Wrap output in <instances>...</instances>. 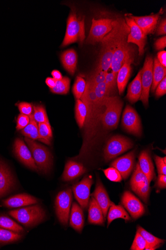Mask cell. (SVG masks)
I'll return each mask as SVG.
<instances>
[{"label": "cell", "mask_w": 166, "mask_h": 250, "mask_svg": "<svg viewBox=\"0 0 166 250\" xmlns=\"http://www.w3.org/2000/svg\"><path fill=\"white\" fill-rule=\"evenodd\" d=\"M25 141L38 171L44 174L49 173L53 165V157L49 149L29 138H25Z\"/></svg>", "instance_id": "3"}, {"label": "cell", "mask_w": 166, "mask_h": 250, "mask_svg": "<svg viewBox=\"0 0 166 250\" xmlns=\"http://www.w3.org/2000/svg\"><path fill=\"white\" fill-rule=\"evenodd\" d=\"M165 77L166 67L163 66L155 57L153 60V82L151 87L152 93L155 92L157 85Z\"/></svg>", "instance_id": "30"}, {"label": "cell", "mask_w": 166, "mask_h": 250, "mask_svg": "<svg viewBox=\"0 0 166 250\" xmlns=\"http://www.w3.org/2000/svg\"><path fill=\"white\" fill-rule=\"evenodd\" d=\"M137 231L144 238L147 242L145 250H156L159 248L165 242V240L153 236L140 226H137Z\"/></svg>", "instance_id": "29"}, {"label": "cell", "mask_w": 166, "mask_h": 250, "mask_svg": "<svg viewBox=\"0 0 166 250\" xmlns=\"http://www.w3.org/2000/svg\"><path fill=\"white\" fill-rule=\"evenodd\" d=\"M84 215L82 208L74 202L70 216V224L76 231L81 232L84 225Z\"/></svg>", "instance_id": "25"}, {"label": "cell", "mask_w": 166, "mask_h": 250, "mask_svg": "<svg viewBox=\"0 0 166 250\" xmlns=\"http://www.w3.org/2000/svg\"><path fill=\"white\" fill-rule=\"evenodd\" d=\"M61 61L65 69L71 75H74L76 70L78 56L74 49H69L63 52Z\"/></svg>", "instance_id": "26"}, {"label": "cell", "mask_w": 166, "mask_h": 250, "mask_svg": "<svg viewBox=\"0 0 166 250\" xmlns=\"http://www.w3.org/2000/svg\"><path fill=\"white\" fill-rule=\"evenodd\" d=\"M160 63L165 67H166V52L162 51L159 52L157 57Z\"/></svg>", "instance_id": "51"}, {"label": "cell", "mask_w": 166, "mask_h": 250, "mask_svg": "<svg viewBox=\"0 0 166 250\" xmlns=\"http://www.w3.org/2000/svg\"><path fill=\"white\" fill-rule=\"evenodd\" d=\"M122 125L128 132L137 136L142 134V126L140 118L136 110L128 105L124 111Z\"/></svg>", "instance_id": "11"}, {"label": "cell", "mask_w": 166, "mask_h": 250, "mask_svg": "<svg viewBox=\"0 0 166 250\" xmlns=\"http://www.w3.org/2000/svg\"><path fill=\"white\" fill-rule=\"evenodd\" d=\"M163 13L162 8L157 14L149 16L137 17L130 15V17L144 33L148 35L154 32L158 24L160 16Z\"/></svg>", "instance_id": "18"}, {"label": "cell", "mask_w": 166, "mask_h": 250, "mask_svg": "<svg viewBox=\"0 0 166 250\" xmlns=\"http://www.w3.org/2000/svg\"><path fill=\"white\" fill-rule=\"evenodd\" d=\"M22 236L21 234L0 228V243L7 244L17 242Z\"/></svg>", "instance_id": "36"}, {"label": "cell", "mask_w": 166, "mask_h": 250, "mask_svg": "<svg viewBox=\"0 0 166 250\" xmlns=\"http://www.w3.org/2000/svg\"><path fill=\"white\" fill-rule=\"evenodd\" d=\"M86 172V169L79 163L69 161L67 162L62 175V180L70 181L81 176Z\"/></svg>", "instance_id": "24"}, {"label": "cell", "mask_w": 166, "mask_h": 250, "mask_svg": "<svg viewBox=\"0 0 166 250\" xmlns=\"http://www.w3.org/2000/svg\"><path fill=\"white\" fill-rule=\"evenodd\" d=\"M138 160L140 170L146 175L150 184L155 174L149 152L148 150L142 151L139 156Z\"/></svg>", "instance_id": "23"}, {"label": "cell", "mask_w": 166, "mask_h": 250, "mask_svg": "<svg viewBox=\"0 0 166 250\" xmlns=\"http://www.w3.org/2000/svg\"><path fill=\"white\" fill-rule=\"evenodd\" d=\"M107 72L97 70L95 69L88 77L87 81L93 86L105 81Z\"/></svg>", "instance_id": "39"}, {"label": "cell", "mask_w": 166, "mask_h": 250, "mask_svg": "<svg viewBox=\"0 0 166 250\" xmlns=\"http://www.w3.org/2000/svg\"><path fill=\"white\" fill-rule=\"evenodd\" d=\"M87 115V107L84 103L80 99L77 100L75 104V117L79 127H84Z\"/></svg>", "instance_id": "35"}, {"label": "cell", "mask_w": 166, "mask_h": 250, "mask_svg": "<svg viewBox=\"0 0 166 250\" xmlns=\"http://www.w3.org/2000/svg\"><path fill=\"white\" fill-rule=\"evenodd\" d=\"M16 187L15 179L8 166L0 160V198L12 192Z\"/></svg>", "instance_id": "16"}, {"label": "cell", "mask_w": 166, "mask_h": 250, "mask_svg": "<svg viewBox=\"0 0 166 250\" xmlns=\"http://www.w3.org/2000/svg\"><path fill=\"white\" fill-rule=\"evenodd\" d=\"M0 228L21 234L25 232L22 227L9 217L0 215Z\"/></svg>", "instance_id": "33"}, {"label": "cell", "mask_w": 166, "mask_h": 250, "mask_svg": "<svg viewBox=\"0 0 166 250\" xmlns=\"http://www.w3.org/2000/svg\"><path fill=\"white\" fill-rule=\"evenodd\" d=\"M38 141L47 145H51L53 135L50 123H39L38 124Z\"/></svg>", "instance_id": "32"}, {"label": "cell", "mask_w": 166, "mask_h": 250, "mask_svg": "<svg viewBox=\"0 0 166 250\" xmlns=\"http://www.w3.org/2000/svg\"><path fill=\"white\" fill-rule=\"evenodd\" d=\"M18 106L21 114L29 117L33 114V107L32 104L26 102H21L18 104Z\"/></svg>", "instance_id": "44"}, {"label": "cell", "mask_w": 166, "mask_h": 250, "mask_svg": "<svg viewBox=\"0 0 166 250\" xmlns=\"http://www.w3.org/2000/svg\"><path fill=\"white\" fill-rule=\"evenodd\" d=\"M142 70L129 84L126 98L132 104L136 103L140 98L142 87L141 83Z\"/></svg>", "instance_id": "27"}, {"label": "cell", "mask_w": 166, "mask_h": 250, "mask_svg": "<svg viewBox=\"0 0 166 250\" xmlns=\"http://www.w3.org/2000/svg\"><path fill=\"white\" fill-rule=\"evenodd\" d=\"M113 20L111 19H100L92 20V24L89 36L86 40L87 43L96 44L101 42L103 39L112 30Z\"/></svg>", "instance_id": "6"}, {"label": "cell", "mask_w": 166, "mask_h": 250, "mask_svg": "<svg viewBox=\"0 0 166 250\" xmlns=\"http://www.w3.org/2000/svg\"><path fill=\"white\" fill-rule=\"evenodd\" d=\"M133 146V144L129 139L124 136L116 135L113 136L107 143L104 149V159L109 162Z\"/></svg>", "instance_id": "5"}, {"label": "cell", "mask_w": 166, "mask_h": 250, "mask_svg": "<svg viewBox=\"0 0 166 250\" xmlns=\"http://www.w3.org/2000/svg\"><path fill=\"white\" fill-rule=\"evenodd\" d=\"M30 122V118L29 116L20 113L17 120V130H20L25 128L29 124Z\"/></svg>", "instance_id": "45"}, {"label": "cell", "mask_w": 166, "mask_h": 250, "mask_svg": "<svg viewBox=\"0 0 166 250\" xmlns=\"http://www.w3.org/2000/svg\"><path fill=\"white\" fill-rule=\"evenodd\" d=\"M126 22L130 28V33L127 38V42L129 43L136 44L138 47L139 55H143L147 43V36L130 16L126 17Z\"/></svg>", "instance_id": "12"}, {"label": "cell", "mask_w": 166, "mask_h": 250, "mask_svg": "<svg viewBox=\"0 0 166 250\" xmlns=\"http://www.w3.org/2000/svg\"><path fill=\"white\" fill-rule=\"evenodd\" d=\"M153 60L151 56L147 57L142 69L141 83L142 91L140 98L145 106H148L150 90L153 82Z\"/></svg>", "instance_id": "10"}, {"label": "cell", "mask_w": 166, "mask_h": 250, "mask_svg": "<svg viewBox=\"0 0 166 250\" xmlns=\"http://www.w3.org/2000/svg\"><path fill=\"white\" fill-rule=\"evenodd\" d=\"M2 203L5 207L18 208L34 205L38 203V200L27 194H19L3 200Z\"/></svg>", "instance_id": "21"}, {"label": "cell", "mask_w": 166, "mask_h": 250, "mask_svg": "<svg viewBox=\"0 0 166 250\" xmlns=\"http://www.w3.org/2000/svg\"><path fill=\"white\" fill-rule=\"evenodd\" d=\"M157 186L160 189H165L166 188V175L163 174H159Z\"/></svg>", "instance_id": "50"}, {"label": "cell", "mask_w": 166, "mask_h": 250, "mask_svg": "<svg viewBox=\"0 0 166 250\" xmlns=\"http://www.w3.org/2000/svg\"><path fill=\"white\" fill-rule=\"evenodd\" d=\"M147 242L143 237L137 231L133 244L130 248L131 250H145Z\"/></svg>", "instance_id": "43"}, {"label": "cell", "mask_w": 166, "mask_h": 250, "mask_svg": "<svg viewBox=\"0 0 166 250\" xmlns=\"http://www.w3.org/2000/svg\"><path fill=\"white\" fill-rule=\"evenodd\" d=\"M105 218L102 210L93 197H92L89 208V222L91 224L103 225H104Z\"/></svg>", "instance_id": "28"}, {"label": "cell", "mask_w": 166, "mask_h": 250, "mask_svg": "<svg viewBox=\"0 0 166 250\" xmlns=\"http://www.w3.org/2000/svg\"><path fill=\"white\" fill-rule=\"evenodd\" d=\"M73 200L72 189L68 188L57 194L55 202V209L59 222L64 226L68 222Z\"/></svg>", "instance_id": "7"}, {"label": "cell", "mask_w": 166, "mask_h": 250, "mask_svg": "<svg viewBox=\"0 0 166 250\" xmlns=\"http://www.w3.org/2000/svg\"><path fill=\"white\" fill-rule=\"evenodd\" d=\"M130 187L142 201L148 203L150 192V183L146 175L140 170L138 164L131 177Z\"/></svg>", "instance_id": "9"}, {"label": "cell", "mask_w": 166, "mask_h": 250, "mask_svg": "<svg viewBox=\"0 0 166 250\" xmlns=\"http://www.w3.org/2000/svg\"><path fill=\"white\" fill-rule=\"evenodd\" d=\"M166 94V77H165L157 85L155 95L157 98H160Z\"/></svg>", "instance_id": "47"}, {"label": "cell", "mask_w": 166, "mask_h": 250, "mask_svg": "<svg viewBox=\"0 0 166 250\" xmlns=\"http://www.w3.org/2000/svg\"><path fill=\"white\" fill-rule=\"evenodd\" d=\"M116 78L112 72H108L106 75L105 83L106 85L107 92L110 97L116 89Z\"/></svg>", "instance_id": "41"}, {"label": "cell", "mask_w": 166, "mask_h": 250, "mask_svg": "<svg viewBox=\"0 0 166 250\" xmlns=\"http://www.w3.org/2000/svg\"><path fill=\"white\" fill-rule=\"evenodd\" d=\"M85 38V17L78 16L73 11L67 19L66 34L61 46L65 47L75 42L82 45Z\"/></svg>", "instance_id": "1"}, {"label": "cell", "mask_w": 166, "mask_h": 250, "mask_svg": "<svg viewBox=\"0 0 166 250\" xmlns=\"http://www.w3.org/2000/svg\"><path fill=\"white\" fill-rule=\"evenodd\" d=\"M154 160L156 164L158 174L166 175V164H165L164 162L163 158L157 155H155Z\"/></svg>", "instance_id": "46"}, {"label": "cell", "mask_w": 166, "mask_h": 250, "mask_svg": "<svg viewBox=\"0 0 166 250\" xmlns=\"http://www.w3.org/2000/svg\"><path fill=\"white\" fill-rule=\"evenodd\" d=\"M105 110L103 113L101 121L104 127L108 129L116 128L124 106V102L118 97H109L107 98Z\"/></svg>", "instance_id": "4"}, {"label": "cell", "mask_w": 166, "mask_h": 250, "mask_svg": "<svg viewBox=\"0 0 166 250\" xmlns=\"http://www.w3.org/2000/svg\"><path fill=\"white\" fill-rule=\"evenodd\" d=\"M154 45L155 48L157 50L164 49L166 46V37L165 36L157 39Z\"/></svg>", "instance_id": "48"}, {"label": "cell", "mask_w": 166, "mask_h": 250, "mask_svg": "<svg viewBox=\"0 0 166 250\" xmlns=\"http://www.w3.org/2000/svg\"><path fill=\"white\" fill-rule=\"evenodd\" d=\"M103 49L96 69L107 72L111 69L112 57L117 47L114 43H102Z\"/></svg>", "instance_id": "20"}, {"label": "cell", "mask_w": 166, "mask_h": 250, "mask_svg": "<svg viewBox=\"0 0 166 250\" xmlns=\"http://www.w3.org/2000/svg\"><path fill=\"white\" fill-rule=\"evenodd\" d=\"M122 218L126 221H129L131 218L129 214L121 206L114 205L110 207L108 215V227L115 219Z\"/></svg>", "instance_id": "31"}, {"label": "cell", "mask_w": 166, "mask_h": 250, "mask_svg": "<svg viewBox=\"0 0 166 250\" xmlns=\"http://www.w3.org/2000/svg\"><path fill=\"white\" fill-rule=\"evenodd\" d=\"M92 197L99 204L105 219L109 208L114 204L111 201L107 190L99 179L97 180L96 187L92 194Z\"/></svg>", "instance_id": "19"}, {"label": "cell", "mask_w": 166, "mask_h": 250, "mask_svg": "<svg viewBox=\"0 0 166 250\" xmlns=\"http://www.w3.org/2000/svg\"><path fill=\"white\" fill-rule=\"evenodd\" d=\"M135 150L116 159L111 164V166L116 169L124 179H127L130 175L135 165Z\"/></svg>", "instance_id": "17"}, {"label": "cell", "mask_w": 166, "mask_h": 250, "mask_svg": "<svg viewBox=\"0 0 166 250\" xmlns=\"http://www.w3.org/2000/svg\"><path fill=\"white\" fill-rule=\"evenodd\" d=\"M52 75L53 77V78L56 81H59L63 78V76L61 73L57 70H54L52 72Z\"/></svg>", "instance_id": "53"}, {"label": "cell", "mask_w": 166, "mask_h": 250, "mask_svg": "<svg viewBox=\"0 0 166 250\" xmlns=\"http://www.w3.org/2000/svg\"><path fill=\"white\" fill-rule=\"evenodd\" d=\"M134 62V57L126 61L117 74L116 78L117 86L120 95H122L130 78L131 72V64Z\"/></svg>", "instance_id": "22"}, {"label": "cell", "mask_w": 166, "mask_h": 250, "mask_svg": "<svg viewBox=\"0 0 166 250\" xmlns=\"http://www.w3.org/2000/svg\"><path fill=\"white\" fill-rule=\"evenodd\" d=\"M134 50L131 45L127 42V38L121 41L117 45L112 57L111 69L117 78L118 71L127 60L134 57Z\"/></svg>", "instance_id": "8"}, {"label": "cell", "mask_w": 166, "mask_h": 250, "mask_svg": "<svg viewBox=\"0 0 166 250\" xmlns=\"http://www.w3.org/2000/svg\"><path fill=\"white\" fill-rule=\"evenodd\" d=\"M9 215L18 222L27 227L35 226L46 218L43 208L37 204L25 208L11 210Z\"/></svg>", "instance_id": "2"}, {"label": "cell", "mask_w": 166, "mask_h": 250, "mask_svg": "<svg viewBox=\"0 0 166 250\" xmlns=\"http://www.w3.org/2000/svg\"><path fill=\"white\" fill-rule=\"evenodd\" d=\"M93 184L91 176H85L80 183L75 185L73 188L75 199L81 208L87 209L89 202L90 189Z\"/></svg>", "instance_id": "13"}, {"label": "cell", "mask_w": 166, "mask_h": 250, "mask_svg": "<svg viewBox=\"0 0 166 250\" xmlns=\"http://www.w3.org/2000/svg\"><path fill=\"white\" fill-rule=\"evenodd\" d=\"M30 122L29 124L23 129L21 130V134L32 140H38V126L37 123L34 120L32 115L29 117Z\"/></svg>", "instance_id": "34"}, {"label": "cell", "mask_w": 166, "mask_h": 250, "mask_svg": "<svg viewBox=\"0 0 166 250\" xmlns=\"http://www.w3.org/2000/svg\"><path fill=\"white\" fill-rule=\"evenodd\" d=\"M14 152L19 161L23 165L33 170L38 171L30 149L21 139L17 138L15 140Z\"/></svg>", "instance_id": "14"}, {"label": "cell", "mask_w": 166, "mask_h": 250, "mask_svg": "<svg viewBox=\"0 0 166 250\" xmlns=\"http://www.w3.org/2000/svg\"><path fill=\"white\" fill-rule=\"evenodd\" d=\"M107 178L113 182H121L122 176L119 171L115 168L111 167L103 170Z\"/></svg>", "instance_id": "42"}, {"label": "cell", "mask_w": 166, "mask_h": 250, "mask_svg": "<svg viewBox=\"0 0 166 250\" xmlns=\"http://www.w3.org/2000/svg\"><path fill=\"white\" fill-rule=\"evenodd\" d=\"M70 86V80L67 77L56 81L55 86L51 89V92L59 95H66L69 93Z\"/></svg>", "instance_id": "37"}, {"label": "cell", "mask_w": 166, "mask_h": 250, "mask_svg": "<svg viewBox=\"0 0 166 250\" xmlns=\"http://www.w3.org/2000/svg\"><path fill=\"white\" fill-rule=\"evenodd\" d=\"M122 202L125 208L134 219L140 218L146 212L144 204L129 191L124 192Z\"/></svg>", "instance_id": "15"}, {"label": "cell", "mask_w": 166, "mask_h": 250, "mask_svg": "<svg viewBox=\"0 0 166 250\" xmlns=\"http://www.w3.org/2000/svg\"><path fill=\"white\" fill-rule=\"evenodd\" d=\"M166 19H163L159 24L157 30L156 34L158 36L166 35Z\"/></svg>", "instance_id": "49"}, {"label": "cell", "mask_w": 166, "mask_h": 250, "mask_svg": "<svg viewBox=\"0 0 166 250\" xmlns=\"http://www.w3.org/2000/svg\"><path fill=\"white\" fill-rule=\"evenodd\" d=\"M86 86V82L80 76L77 77L73 86V93L76 100H80L84 93Z\"/></svg>", "instance_id": "40"}, {"label": "cell", "mask_w": 166, "mask_h": 250, "mask_svg": "<svg viewBox=\"0 0 166 250\" xmlns=\"http://www.w3.org/2000/svg\"><path fill=\"white\" fill-rule=\"evenodd\" d=\"M33 107L34 113L32 117L37 123H50L45 107L43 105H34Z\"/></svg>", "instance_id": "38"}, {"label": "cell", "mask_w": 166, "mask_h": 250, "mask_svg": "<svg viewBox=\"0 0 166 250\" xmlns=\"http://www.w3.org/2000/svg\"><path fill=\"white\" fill-rule=\"evenodd\" d=\"M45 83L51 89L54 88L56 83V81L53 78L48 77L45 80Z\"/></svg>", "instance_id": "52"}]
</instances>
